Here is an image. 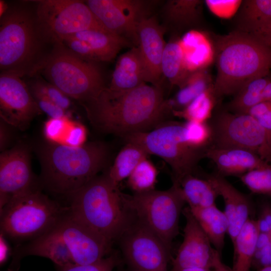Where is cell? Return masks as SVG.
I'll use <instances>...</instances> for the list:
<instances>
[{"label":"cell","instance_id":"cell-42","mask_svg":"<svg viewBox=\"0 0 271 271\" xmlns=\"http://www.w3.org/2000/svg\"><path fill=\"white\" fill-rule=\"evenodd\" d=\"M87 130L82 124L72 121L66 136L64 143L72 147H78L86 142Z\"/></svg>","mask_w":271,"mask_h":271},{"label":"cell","instance_id":"cell-39","mask_svg":"<svg viewBox=\"0 0 271 271\" xmlns=\"http://www.w3.org/2000/svg\"><path fill=\"white\" fill-rule=\"evenodd\" d=\"M30 90L40 110L50 118L69 117L67 111L57 105L43 93L32 88Z\"/></svg>","mask_w":271,"mask_h":271},{"label":"cell","instance_id":"cell-7","mask_svg":"<svg viewBox=\"0 0 271 271\" xmlns=\"http://www.w3.org/2000/svg\"><path fill=\"white\" fill-rule=\"evenodd\" d=\"M124 205L138 220L153 232L170 251L179 232L181 213L186 202L179 185L168 190L155 189L129 195L121 192Z\"/></svg>","mask_w":271,"mask_h":271},{"label":"cell","instance_id":"cell-13","mask_svg":"<svg viewBox=\"0 0 271 271\" xmlns=\"http://www.w3.org/2000/svg\"><path fill=\"white\" fill-rule=\"evenodd\" d=\"M62 241L75 264H88L110 253L112 243L74 217L68 211L46 232Z\"/></svg>","mask_w":271,"mask_h":271},{"label":"cell","instance_id":"cell-28","mask_svg":"<svg viewBox=\"0 0 271 271\" xmlns=\"http://www.w3.org/2000/svg\"><path fill=\"white\" fill-rule=\"evenodd\" d=\"M162 72L172 85L181 88L190 73L187 67L181 40L173 39L166 43L162 60Z\"/></svg>","mask_w":271,"mask_h":271},{"label":"cell","instance_id":"cell-18","mask_svg":"<svg viewBox=\"0 0 271 271\" xmlns=\"http://www.w3.org/2000/svg\"><path fill=\"white\" fill-rule=\"evenodd\" d=\"M165 28L154 17L143 19L138 27V45L144 68L145 82L161 87L162 60L166 43L164 39Z\"/></svg>","mask_w":271,"mask_h":271},{"label":"cell","instance_id":"cell-44","mask_svg":"<svg viewBox=\"0 0 271 271\" xmlns=\"http://www.w3.org/2000/svg\"><path fill=\"white\" fill-rule=\"evenodd\" d=\"M7 238L1 233L0 236V264L4 265L8 260L11 252Z\"/></svg>","mask_w":271,"mask_h":271},{"label":"cell","instance_id":"cell-3","mask_svg":"<svg viewBox=\"0 0 271 271\" xmlns=\"http://www.w3.org/2000/svg\"><path fill=\"white\" fill-rule=\"evenodd\" d=\"M214 51L217 99L234 95L249 81L270 73L271 48L246 34L233 31L217 37Z\"/></svg>","mask_w":271,"mask_h":271},{"label":"cell","instance_id":"cell-48","mask_svg":"<svg viewBox=\"0 0 271 271\" xmlns=\"http://www.w3.org/2000/svg\"><path fill=\"white\" fill-rule=\"evenodd\" d=\"M8 10V7L4 1H0V16H3Z\"/></svg>","mask_w":271,"mask_h":271},{"label":"cell","instance_id":"cell-21","mask_svg":"<svg viewBox=\"0 0 271 271\" xmlns=\"http://www.w3.org/2000/svg\"><path fill=\"white\" fill-rule=\"evenodd\" d=\"M205 158L216 166L219 174L240 175L257 169L271 166L255 154L242 149L235 148L209 147Z\"/></svg>","mask_w":271,"mask_h":271},{"label":"cell","instance_id":"cell-20","mask_svg":"<svg viewBox=\"0 0 271 271\" xmlns=\"http://www.w3.org/2000/svg\"><path fill=\"white\" fill-rule=\"evenodd\" d=\"M221 196L229 223L228 234L233 243L245 223L250 218L252 204L248 197L240 192L224 176L217 174L207 178Z\"/></svg>","mask_w":271,"mask_h":271},{"label":"cell","instance_id":"cell-23","mask_svg":"<svg viewBox=\"0 0 271 271\" xmlns=\"http://www.w3.org/2000/svg\"><path fill=\"white\" fill-rule=\"evenodd\" d=\"M146 83L143 65L138 47L120 56L113 71L109 89L124 91Z\"/></svg>","mask_w":271,"mask_h":271},{"label":"cell","instance_id":"cell-2","mask_svg":"<svg viewBox=\"0 0 271 271\" xmlns=\"http://www.w3.org/2000/svg\"><path fill=\"white\" fill-rule=\"evenodd\" d=\"M41 185L50 192L68 196L97 176L110 154L105 143L93 141L78 147L50 143L38 148Z\"/></svg>","mask_w":271,"mask_h":271},{"label":"cell","instance_id":"cell-27","mask_svg":"<svg viewBox=\"0 0 271 271\" xmlns=\"http://www.w3.org/2000/svg\"><path fill=\"white\" fill-rule=\"evenodd\" d=\"M125 143L116 155L113 164L105 174L108 180L116 187L122 180L127 179L137 166L149 155L138 144L132 142Z\"/></svg>","mask_w":271,"mask_h":271},{"label":"cell","instance_id":"cell-32","mask_svg":"<svg viewBox=\"0 0 271 271\" xmlns=\"http://www.w3.org/2000/svg\"><path fill=\"white\" fill-rule=\"evenodd\" d=\"M213 84L209 74L205 69L192 73L184 84L180 88L175 99L171 100L173 111L185 108L201 93L213 87Z\"/></svg>","mask_w":271,"mask_h":271},{"label":"cell","instance_id":"cell-24","mask_svg":"<svg viewBox=\"0 0 271 271\" xmlns=\"http://www.w3.org/2000/svg\"><path fill=\"white\" fill-rule=\"evenodd\" d=\"M260 234L259 221L250 218L232 243L234 255L232 271H250Z\"/></svg>","mask_w":271,"mask_h":271},{"label":"cell","instance_id":"cell-10","mask_svg":"<svg viewBox=\"0 0 271 271\" xmlns=\"http://www.w3.org/2000/svg\"><path fill=\"white\" fill-rule=\"evenodd\" d=\"M210 125L212 146L244 149L271 165V131L250 115L222 111Z\"/></svg>","mask_w":271,"mask_h":271},{"label":"cell","instance_id":"cell-38","mask_svg":"<svg viewBox=\"0 0 271 271\" xmlns=\"http://www.w3.org/2000/svg\"><path fill=\"white\" fill-rule=\"evenodd\" d=\"M118 262L115 254H109L101 259L88 264H73L56 266L58 271H112Z\"/></svg>","mask_w":271,"mask_h":271},{"label":"cell","instance_id":"cell-43","mask_svg":"<svg viewBox=\"0 0 271 271\" xmlns=\"http://www.w3.org/2000/svg\"><path fill=\"white\" fill-rule=\"evenodd\" d=\"M11 126L3 119H0V150L2 152L6 151L12 140Z\"/></svg>","mask_w":271,"mask_h":271},{"label":"cell","instance_id":"cell-45","mask_svg":"<svg viewBox=\"0 0 271 271\" xmlns=\"http://www.w3.org/2000/svg\"><path fill=\"white\" fill-rule=\"evenodd\" d=\"M212 269L213 271H232L222 261L220 252L215 250Z\"/></svg>","mask_w":271,"mask_h":271},{"label":"cell","instance_id":"cell-33","mask_svg":"<svg viewBox=\"0 0 271 271\" xmlns=\"http://www.w3.org/2000/svg\"><path fill=\"white\" fill-rule=\"evenodd\" d=\"M216 100L212 87L197 96L185 108L173 111L172 114L186 121L206 122L211 116Z\"/></svg>","mask_w":271,"mask_h":271},{"label":"cell","instance_id":"cell-29","mask_svg":"<svg viewBox=\"0 0 271 271\" xmlns=\"http://www.w3.org/2000/svg\"><path fill=\"white\" fill-rule=\"evenodd\" d=\"M179 185L183 197L190 208H204L216 205L218 193L211 182L194 174L184 178Z\"/></svg>","mask_w":271,"mask_h":271},{"label":"cell","instance_id":"cell-8","mask_svg":"<svg viewBox=\"0 0 271 271\" xmlns=\"http://www.w3.org/2000/svg\"><path fill=\"white\" fill-rule=\"evenodd\" d=\"M34 21L25 10H8L1 17L0 67L2 72L24 75L41 69L40 43Z\"/></svg>","mask_w":271,"mask_h":271},{"label":"cell","instance_id":"cell-15","mask_svg":"<svg viewBox=\"0 0 271 271\" xmlns=\"http://www.w3.org/2000/svg\"><path fill=\"white\" fill-rule=\"evenodd\" d=\"M21 77L13 73H1L0 116L11 126L24 130L41 111Z\"/></svg>","mask_w":271,"mask_h":271},{"label":"cell","instance_id":"cell-50","mask_svg":"<svg viewBox=\"0 0 271 271\" xmlns=\"http://www.w3.org/2000/svg\"><path fill=\"white\" fill-rule=\"evenodd\" d=\"M7 271H13V270L9 268Z\"/></svg>","mask_w":271,"mask_h":271},{"label":"cell","instance_id":"cell-25","mask_svg":"<svg viewBox=\"0 0 271 271\" xmlns=\"http://www.w3.org/2000/svg\"><path fill=\"white\" fill-rule=\"evenodd\" d=\"M189 208L212 245L220 252L224 245L225 235L228 234L229 228L225 213L216 205L204 208Z\"/></svg>","mask_w":271,"mask_h":271},{"label":"cell","instance_id":"cell-17","mask_svg":"<svg viewBox=\"0 0 271 271\" xmlns=\"http://www.w3.org/2000/svg\"><path fill=\"white\" fill-rule=\"evenodd\" d=\"M186 219L184 236L172 271L188 267L211 268L216 249L191 213L189 207L182 212Z\"/></svg>","mask_w":271,"mask_h":271},{"label":"cell","instance_id":"cell-16","mask_svg":"<svg viewBox=\"0 0 271 271\" xmlns=\"http://www.w3.org/2000/svg\"><path fill=\"white\" fill-rule=\"evenodd\" d=\"M30 151L23 145L0 155V209L14 197L38 189L31 166Z\"/></svg>","mask_w":271,"mask_h":271},{"label":"cell","instance_id":"cell-36","mask_svg":"<svg viewBox=\"0 0 271 271\" xmlns=\"http://www.w3.org/2000/svg\"><path fill=\"white\" fill-rule=\"evenodd\" d=\"M72 120L69 117L50 118L44 126V134L49 143L64 144L66 136Z\"/></svg>","mask_w":271,"mask_h":271},{"label":"cell","instance_id":"cell-35","mask_svg":"<svg viewBox=\"0 0 271 271\" xmlns=\"http://www.w3.org/2000/svg\"><path fill=\"white\" fill-rule=\"evenodd\" d=\"M240 178L252 193L271 196V166L250 171Z\"/></svg>","mask_w":271,"mask_h":271},{"label":"cell","instance_id":"cell-5","mask_svg":"<svg viewBox=\"0 0 271 271\" xmlns=\"http://www.w3.org/2000/svg\"><path fill=\"white\" fill-rule=\"evenodd\" d=\"M38 189L12 198L0 209L1 233L16 242L32 241L49 231L68 211Z\"/></svg>","mask_w":271,"mask_h":271},{"label":"cell","instance_id":"cell-40","mask_svg":"<svg viewBox=\"0 0 271 271\" xmlns=\"http://www.w3.org/2000/svg\"><path fill=\"white\" fill-rule=\"evenodd\" d=\"M242 1L206 0L205 3L214 14L221 18H229L235 14Z\"/></svg>","mask_w":271,"mask_h":271},{"label":"cell","instance_id":"cell-37","mask_svg":"<svg viewBox=\"0 0 271 271\" xmlns=\"http://www.w3.org/2000/svg\"><path fill=\"white\" fill-rule=\"evenodd\" d=\"M46 96L57 105L67 111L71 106L70 98L50 83L38 81L31 87Z\"/></svg>","mask_w":271,"mask_h":271},{"label":"cell","instance_id":"cell-49","mask_svg":"<svg viewBox=\"0 0 271 271\" xmlns=\"http://www.w3.org/2000/svg\"><path fill=\"white\" fill-rule=\"evenodd\" d=\"M258 271H271V266H267L262 267L258 269Z\"/></svg>","mask_w":271,"mask_h":271},{"label":"cell","instance_id":"cell-41","mask_svg":"<svg viewBox=\"0 0 271 271\" xmlns=\"http://www.w3.org/2000/svg\"><path fill=\"white\" fill-rule=\"evenodd\" d=\"M247 114L254 117L265 128L271 131V101H262L255 105Z\"/></svg>","mask_w":271,"mask_h":271},{"label":"cell","instance_id":"cell-46","mask_svg":"<svg viewBox=\"0 0 271 271\" xmlns=\"http://www.w3.org/2000/svg\"><path fill=\"white\" fill-rule=\"evenodd\" d=\"M262 101H271V80L265 86L262 96Z\"/></svg>","mask_w":271,"mask_h":271},{"label":"cell","instance_id":"cell-22","mask_svg":"<svg viewBox=\"0 0 271 271\" xmlns=\"http://www.w3.org/2000/svg\"><path fill=\"white\" fill-rule=\"evenodd\" d=\"M70 36L81 40L86 43L92 61L95 62H110L122 48L134 47L126 39L106 31L89 29Z\"/></svg>","mask_w":271,"mask_h":271},{"label":"cell","instance_id":"cell-34","mask_svg":"<svg viewBox=\"0 0 271 271\" xmlns=\"http://www.w3.org/2000/svg\"><path fill=\"white\" fill-rule=\"evenodd\" d=\"M158 171L148 158L142 160L127 178V185L134 193L155 189Z\"/></svg>","mask_w":271,"mask_h":271},{"label":"cell","instance_id":"cell-4","mask_svg":"<svg viewBox=\"0 0 271 271\" xmlns=\"http://www.w3.org/2000/svg\"><path fill=\"white\" fill-rule=\"evenodd\" d=\"M68 197L69 213L112 243L129 221L121 192L105 174L97 175Z\"/></svg>","mask_w":271,"mask_h":271},{"label":"cell","instance_id":"cell-6","mask_svg":"<svg viewBox=\"0 0 271 271\" xmlns=\"http://www.w3.org/2000/svg\"><path fill=\"white\" fill-rule=\"evenodd\" d=\"M141 146L150 155L164 160L171 167L173 183L179 184L188 175L193 174L200 161L205 158L207 149L197 148L187 139L184 122L166 120L144 132L122 138Z\"/></svg>","mask_w":271,"mask_h":271},{"label":"cell","instance_id":"cell-26","mask_svg":"<svg viewBox=\"0 0 271 271\" xmlns=\"http://www.w3.org/2000/svg\"><path fill=\"white\" fill-rule=\"evenodd\" d=\"M202 1L171 0L164 6V18L171 27L182 30L198 24L202 18Z\"/></svg>","mask_w":271,"mask_h":271},{"label":"cell","instance_id":"cell-31","mask_svg":"<svg viewBox=\"0 0 271 271\" xmlns=\"http://www.w3.org/2000/svg\"><path fill=\"white\" fill-rule=\"evenodd\" d=\"M271 80V73L254 79L245 84L228 104L229 111L247 113L250 108L262 102L263 91Z\"/></svg>","mask_w":271,"mask_h":271},{"label":"cell","instance_id":"cell-12","mask_svg":"<svg viewBox=\"0 0 271 271\" xmlns=\"http://www.w3.org/2000/svg\"><path fill=\"white\" fill-rule=\"evenodd\" d=\"M117 240L124 257L135 271H168L170 251L131 213L127 225Z\"/></svg>","mask_w":271,"mask_h":271},{"label":"cell","instance_id":"cell-1","mask_svg":"<svg viewBox=\"0 0 271 271\" xmlns=\"http://www.w3.org/2000/svg\"><path fill=\"white\" fill-rule=\"evenodd\" d=\"M82 104L96 129L122 139L153 129L166 121L173 111L170 100L164 99L161 87L147 83L124 91L105 87Z\"/></svg>","mask_w":271,"mask_h":271},{"label":"cell","instance_id":"cell-19","mask_svg":"<svg viewBox=\"0 0 271 271\" xmlns=\"http://www.w3.org/2000/svg\"><path fill=\"white\" fill-rule=\"evenodd\" d=\"M240 6L234 31L271 48V0H246Z\"/></svg>","mask_w":271,"mask_h":271},{"label":"cell","instance_id":"cell-11","mask_svg":"<svg viewBox=\"0 0 271 271\" xmlns=\"http://www.w3.org/2000/svg\"><path fill=\"white\" fill-rule=\"evenodd\" d=\"M37 17L42 31L57 43L86 30L109 31L99 21L86 3L80 1H39Z\"/></svg>","mask_w":271,"mask_h":271},{"label":"cell","instance_id":"cell-47","mask_svg":"<svg viewBox=\"0 0 271 271\" xmlns=\"http://www.w3.org/2000/svg\"><path fill=\"white\" fill-rule=\"evenodd\" d=\"M176 271H213L211 268L203 267H188L182 268Z\"/></svg>","mask_w":271,"mask_h":271},{"label":"cell","instance_id":"cell-14","mask_svg":"<svg viewBox=\"0 0 271 271\" xmlns=\"http://www.w3.org/2000/svg\"><path fill=\"white\" fill-rule=\"evenodd\" d=\"M86 4L109 32L138 46V27L149 17V2L141 0H88Z\"/></svg>","mask_w":271,"mask_h":271},{"label":"cell","instance_id":"cell-9","mask_svg":"<svg viewBox=\"0 0 271 271\" xmlns=\"http://www.w3.org/2000/svg\"><path fill=\"white\" fill-rule=\"evenodd\" d=\"M45 59L42 66L46 78L70 98L85 103L105 87L96 62L81 58L61 44Z\"/></svg>","mask_w":271,"mask_h":271},{"label":"cell","instance_id":"cell-30","mask_svg":"<svg viewBox=\"0 0 271 271\" xmlns=\"http://www.w3.org/2000/svg\"><path fill=\"white\" fill-rule=\"evenodd\" d=\"M201 34L191 32L181 40L188 70L190 73L205 69L212 61V46Z\"/></svg>","mask_w":271,"mask_h":271}]
</instances>
